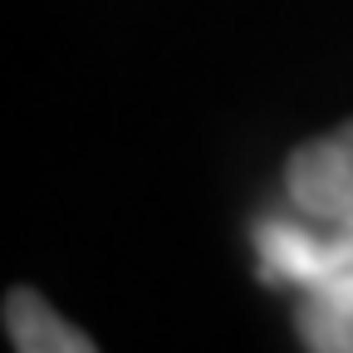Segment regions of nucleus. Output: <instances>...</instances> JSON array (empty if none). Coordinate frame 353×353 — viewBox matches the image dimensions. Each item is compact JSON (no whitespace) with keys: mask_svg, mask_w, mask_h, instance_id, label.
Wrapping results in <instances>:
<instances>
[{"mask_svg":"<svg viewBox=\"0 0 353 353\" xmlns=\"http://www.w3.org/2000/svg\"><path fill=\"white\" fill-rule=\"evenodd\" d=\"M255 270L299 294L294 329L314 353H353V231L314 216H265L255 226Z\"/></svg>","mask_w":353,"mask_h":353,"instance_id":"1","label":"nucleus"},{"mask_svg":"<svg viewBox=\"0 0 353 353\" xmlns=\"http://www.w3.org/2000/svg\"><path fill=\"white\" fill-rule=\"evenodd\" d=\"M285 196L294 211L353 231V123L294 148L285 162Z\"/></svg>","mask_w":353,"mask_h":353,"instance_id":"2","label":"nucleus"},{"mask_svg":"<svg viewBox=\"0 0 353 353\" xmlns=\"http://www.w3.org/2000/svg\"><path fill=\"white\" fill-rule=\"evenodd\" d=\"M6 334H10V348L20 353H94V339L64 324L34 290L6 294Z\"/></svg>","mask_w":353,"mask_h":353,"instance_id":"3","label":"nucleus"}]
</instances>
